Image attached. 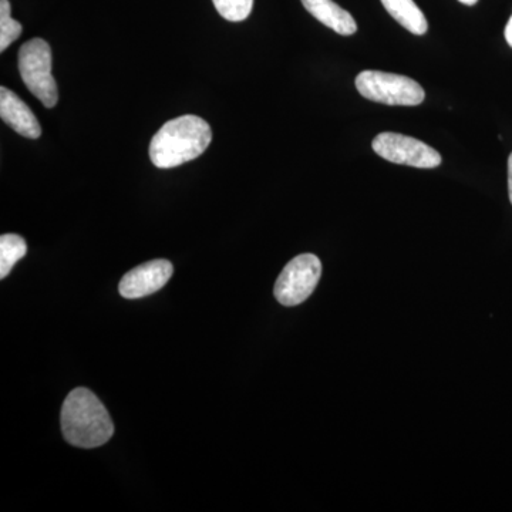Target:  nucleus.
I'll list each match as a JSON object with an SVG mask.
<instances>
[{
    "mask_svg": "<svg viewBox=\"0 0 512 512\" xmlns=\"http://www.w3.org/2000/svg\"><path fill=\"white\" fill-rule=\"evenodd\" d=\"M508 192H510V201L512 204V153L508 158Z\"/></svg>",
    "mask_w": 512,
    "mask_h": 512,
    "instance_id": "4468645a",
    "label": "nucleus"
},
{
    "mask_svg": "<svg viewBox=\"0 0 512 512\" xmlns=\"http://www.w3.org/2000/svg\"><path fill=\"white\" fill-rule=\"evenodd\" d=\"M20 35L22 25L10 16L9 0H0V52H5Z\"/></svg>",
    "mask_w": 512,
    "mask_h": 512,
    "instance_id": "f8f14e48",
    "label": "nucleus"
},
{
    "mask_svg": "<svg viewBox=\"0 0 512 512\" xmlns=\"http://www.w3.org/2000/svg\"><path fill=\"white\" fill-rule=\"evenodd\" d=\"M64 439L80 448L103 446L113 437L114 424L104 404L89 389L69 393L62 407Z\"/></svg>",
    "mask_w": 512,
    "mask_h": 512,
    "instance_id": "f03ea898",
    "label": "nucleus"
},
{
    "mask_svg": "<svg viewBox=\"0 0 512 512\" xmlns=\"http://www.w3.org/2000/svg\"><path fill=\"white\" fill-rule=\"evenodd\" d=\"M357 92L387 106H419L426 93L416 80L402 74L365 70L356 77Z\"/></svg>",
    "mask_w": 512,
    "mask_h": 512,
    "instance_id": "20e7f679",
    "label": "nucleus"
},
{
    "mask_svg": "<svg viewBox=\"0 0 512 512\" xmlns=\"http://www.w3.org/2000/svg\"><path fill=\"white\" fill-rule=\"evenodd\" d=\"M322 264L313 254H302L293 258L276 279L275 298L284 306H296L305 302L315 291Z\"/></svg>",
    "mask_w": 512,
    "mask_h": 512,
    "instance_id": "39448f33",
    "label": "nucleus"
},
{
    "mask_svg": "<svg viewBox=\"0 0 512 512\" xmlns=\"http://www.w3.org/2000/svg\"><path fill=\"white\" fill-rule=\"evenodd\" d=\"M215 9L229 22H242L251 15L254 0H212Z\"/></svg>",
    "mask_w": 512,
    "mask_h": 512,
    "instance_id": "ddd939ff",
    "label": "nucleus"
},
{
    "mask_svg": "<svg viewBox=\"0 0 512 512\" xmlns=\"http://www.w3.org/2000/svg\"><path fill=\"white\" fill-rule=\"evenodd\" d=\"M505 40L512 47V16L508 20L507 26H505Z\"/></svg>",
    "mask_w": 512,
    "mask_h": 512,
    "instance_id": "2eb2a0df",
    "label": "nucleus"
},
{
    "mask_svg": "<svg viewBox=\"0 0 512 512\" xmlns=\"http://www.w3.org/2000/svg\"><path fill=\"white\" fill-rule=\"evenodd\" d=\"M382 3L389 15L413 35L423 36L429 29L426 16L414 0H382Z\"/></svg>",
    "mask_w": 512,
    "mask_h": 512,
    "instance_id": "9d476101",
    "label": "nucleus"
},
{
    "mask_svg": "<svg viewBox=\"0 0 512 512\" xmlns=\"http://www.w3.org/2000/svg\"><path fill=\"white\" fill-rule=\"evenodd\" d=\"M305 9L320 23L335 30L338 35L352 36L357 30L356 20L348 10L340 8L333 0H301Z\"/></svg>",
    "mask_w": 512,
    "mask_h": 512,
    "instance_id": "1a4fd4ad",
    "label": "nucleus"
},
{
    "mask_svg": "<svg viewBox=\"0 0 512 512\" xmlns=\"http://www.w3.org/2000/svg\"><path fill=\"white\" fill-rule=\"evenodd\" d=\"M173 272V264L165 259L146 262V264L131 269L123 276L119 285L120 295L126 299H138L153 295L167 285Z\"/></svg>",
    "mask_w": 512,
    "mask_h": 512,
    "instance_id": "0eeeda50",
    "label": "nucleus"
},
{
    "mask_svg": "<svg viewBox=\"0 0 512 512\" xmlns=\"http://www.w3.org/2000/svg\"><path fill=\"white\" fill-rule=\"evenodd\" d=\"M26 252L28 244L20 235L3 234L0 237V278L5 279Z\"/></svg>",
    "mask_w": 512,
    "mask_h": 512,
    "instance_id": "9b49d317",
    "label": "nucleus"
},
{
    "mask_svg": "<svg viewBox=\"0 0 512 512\" xmlns=\"http://www.w3.org/2000/svg\"><path fill=\"white\" fill-rule=\"evenodd\" d=\"M0 117L20 136L30 140L42 136V127L28 104L5 86L0 87Z\"/></svg>",
    "mask_w": 512,
    "mask_h": 512,
    "instance_id": "6e6552de",
    "label": "nucleus"
},
{
    "mask_svg": "<svg viewBox=\"0 0 512 512\" xmlns=\"http://www.w3.org/2000/svg\"><path fill=\"white\" fill-rule=\"evenodd\" d=\"M458 2L463 3V5L474 6L478 0H458Z\"/></svg>",
    "mask_w": 512,
    "mask_h": 512,
    "instance_id": "dca6fc26",
    "label": "nucleus"
},
{
    "mask_svg": "<svg viewBox=\"0 0 512 512\" xmlns=\"http://www.w3.org/2000/svg\"><path fill=\"white\" fill-rule=\"evenodd\" d=\"M212 141L210 124L198 116L177 117L165 123L150 144V158L158 168H174L195 160Z\"/></svg>",
    "mask_w": 512,
    "mask_h": 512,
    "instance_id": "f257e3e1",
    "label": "nucleus"
},
{
    "mask_svg": "<svg viewBox=\"0 0 512 512\" xmlns=\"http://www.w3.org/2000/svg\"><path fill=\"white\" fill-rule=\"evenodd\" d=\"M19 72L29 92L53 109L59 100V90L52 74V49L46 40L36 37L19 50Z\"/></svg>",
    "mask_w": 512,
    "mask_h": 512,
    "instance_id": "7ed1b4c3",
    "label": "nucleus"
},
{
    "mask_svg": "<svg viewBox=\"0 0 512 512\" xmlns=\"http://www.w3.org/2000/svg\"><path fill=\"white\" fill-rule=\"evenodd\" d=\"M377 156L400 165L416 168H436L441 164L439 151L417 138L397 133H382L372 143Z\"/></svg>",
    "mask_w": 512,
    "mask_h": 512,
    "instance_id": "423d86ee",
    "label": "nucleus"
}]
</instances>
